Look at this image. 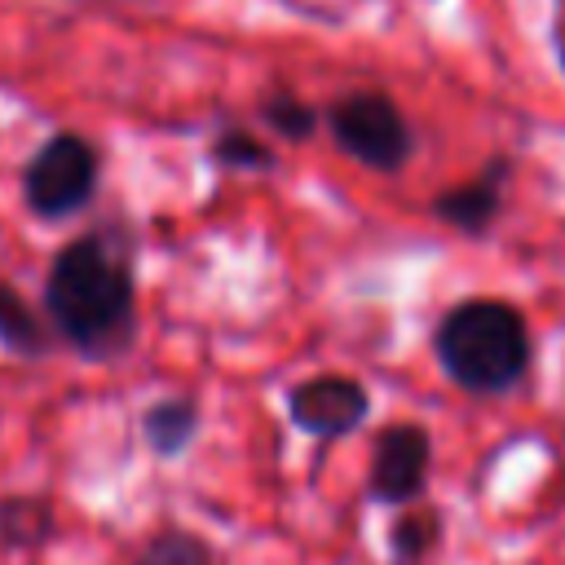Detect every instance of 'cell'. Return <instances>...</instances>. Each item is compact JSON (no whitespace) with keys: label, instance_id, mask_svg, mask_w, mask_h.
Here are the masks:
<instances>
[{"label":"cell","instance_id":"6da1fadb","mask_svg":"<svg viewBox=\"0 0 565 565\" xmlns=\"http://www.w3.org/2000/svg\"><path fill=\"white\" fill-rule=\"evenodd\" d=\"M137 256H141V234L124 212L102 216L79 234H71L62 247H53L40 282V309L57 344L71 349L75 362L115 366L137 349L141 340Z\"/></svg>","mask_w":565,"mask_h":565},{"label":"cell","instance_id":"7a4b0ae2","mask_svg":"<svg viewBox=\"0 0 565 565\" xmlns=\"http://www.w3.org/2000/svg\"><path fill=\"white\" fill-rule=\"evenodd\" d=\"M437 371L468 397H508L534 366V331L521 305L503 296H463L428 331Z\"/></svg>","mask_w":565,"mask_h":565},{"label":"cell","instance_id":"3957f363","mask_svg":"<svg viewBox=\"0 0 565 565\" xmlns=\"http://www.w3.org/2000/svg\"><path fill=\"white\" fill-rule=\"evenodd\" d=\"M102 146L79 128H53L22 163L18 194L31 221L62 225L84 216L102 194Z\"/></svg>","mask_w":565,"mask_h":565},{"label":"cell","instance_id":"277c9868","mask_svg":"<svg viewBox=\"0 0 565 565\" xmlns=\"http://www.w3.org/2000/svg\"><path fill=\"white\" fill-rule=\"evenodd\" d=\"M322 128L344 159H353L358 168H366L375 177L406 172V163L419 150V137H415V124L406 119V110L397 106L393 93H384L375 84L340 88L335 97H327Z\"/></svg>","mask_w":565,"mask_h":565},{"label":"cell","instance_id":"5b68a950","mask_svg":"<svg viewBox=\"0 0 565 565\" xmlns=\"http://www.w3.org/2000/svg\"><path fill=\"white\" fill-rule=\"evenodd\" d=\"M433 477V433L419 419H388L371 437L366 459V499L375 508H411L424 503Z\"/></svg>","mask_w":565,"mask_h":565},{"label":"cell","instance_id":"8992f818","mask_svg":"<svg viewBox=\"0 0 565 565\" xmlns=\"http://www.w3.org/2000/svg\"><path fill=\"white\" fill-rule=\"evenodd\" d=\"M282 411H287V424L318 441V446H331V441H344L353 437L375 402H371V388L349 375V371H313L305 380H296L287 393H282Z\"/></svg>","mask_w":565,"mask_h":565},{"label":"cell","instance_id":"52a82bcc","mask_svg":"<svg viewBox=\"0 0 565 565\" xmlns=\"http://www.w3.org/2000/svg\"><path fill=\"white\" fill-rule=\"evenodd\" d=\"M516 159L512 154H490L468 181H455L428 199V216L459 238H490V230L503 221L508 207V185H512Z\"/></svg>","mask_w":565,"mask_h":565},{"label":"cell","instance_id":"ba28073f","mask_svg":"<svg viewBox=\"0 0 565 565\" xmlns=\"http://www.w3.org/2000/svg\"><path fill=\"white\" fill-rule=\"evenodd\" d=\"M57 539H62V516L44 490L0 494V552L4 556H40Z\"/></svg>","mask_w":565,"mask_h":565},{"label":"cell","instance_id":"9c48e42d","mask_svg":"<svg viewBox=\"0 0 565 565\" xmlns=\"http://www.w3.org/2000/svg\"><path fill=\"white\" fill-rule=\"evenodd\" d=\"M137 433L154 459H163V463L185 459L203 433V402L194 393H163L150 406H141Z\"/></svg>","mask_w":565,"mask_h":565},{"label":"cell","instance_id":"30bf717a","mask_svg":"<svg viewBox=\"0 0 565 565\" xmlns=\"http://www.w3.org/2000/svg\"><path fill=\"white\" fill-rule=\"evenodd\" d=\"M207 163L216 172H238V177H269L278 172V146L247 119H234V115H221L207 132Z\"/></svg>","mask_w":565,"mask_h":565},{"label":"cell","instance_id":"8fae6325","mask_svg":"<svg viewBox=\"0 0 565 565\" xmlns=\"http://www.w3.org/2000/svg\"><path fill=\"white\" fill-rule=\"evenodd\" d=\"M0 349L18 362H44L57 349V335L44 309H35L4 274H0Z\"/></svg>","mask_w":565,"mask_h":565},{"label":"cell","instance_id":"7c38bea8","mask_svg":"<svg viewBox=\"0 0 565 565\" xmlns=\"http://www.w3.org/2000/svg\"><path fill=\"white\" fill-rule=\"evenodd\" d=\"M446 543V516L433 503L397 508L384 530V556L388 565H428Z\"/></svg>","mask_w":565,"mask_h":565},{"label":"cell","instance_id":"4fadbf2b","mask_svg":"<svg viewBox=\"0 0 565 565\" xmlns=\"http://www.w3.org/2000/svg\"><path fill=\"white\" fill-rule=\"evenodd\" d=\"M252 115H256V124L274 141H287V146H305L322 128V106H313L309 97H300L291 84H269L252 102Z\"/></svg>","mask_w":565,"mask_h":565},{"label":"cell","instance_id":"5bb4252c","mask_svg":"<svg viewBox=\"0 0 565 565\" xmlns=\"http://www.w3.org/2000/svg\"><path fill=\"white\" fill-rule=\"evenodd\" d=\"M221 552L207 534H199L194 525H181V521H163L154 525L137 552L128 556V565H216Z\"/></svg>","mask_w":565,"mask_h":565},{"label":"cell","instance_id":"9a60e30c","mask_svg":"<svg viewBox=\"0 0 565 565\" xmlns=\"http://www.w3.org/2000/svg\"><path fill=\"white\" fill-rule=\"evenodd\" d=\"M552 53H556V66L565 75V0H552Z\"/></svg>","mask_w":565,"mask_h":565}]
</instances>
